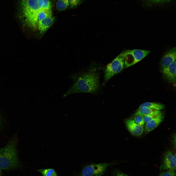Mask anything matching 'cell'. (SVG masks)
Listing matches in <instances>:
<instances>
[{"mask_svg":"<svg viewBox=\"0 0 176 176\" xmlns=\"http://www.w3.org/2000/svg\"><path fill=\"white\" fill-rule=\"evenodd\" d=\"M123 52L125 66L126 68L137 63L151 52L149 50L138 49H128Z\"/></svg>","mask_w":176,"mask_h":176,"instance_id":"obj_4","label":"cell"},{"mask_svg":"<svg viewBox=\"0 0 176 176\" xmlns=\"http://www.w3.org/2000/svg\"><path fill=\"white\" fill-rule=\"evenodd\" d=\"M176 154L169 151L165 155L161 168L162 170H175L176 166Z\"/></svg>","mask_w":176,"mask_h":176,"instance_id":"obj_7","label":"cell"},{"mask_svg":"<svg viewBox=\"0 0 176 176\" xmlns=\"http://www.w3.org/2000/svg\"><path fill=\"white\" fill-rule=\"evenodd\" d=\"M110 163L93 164L85 167L82 170L81 176H100L105 172Z\"/></svg>","mask_w":176,"mask_h":176,"instance_id":"obj_6","label":"cell"},{"mask_svg":"<svg viewBox=\"0 0 176 176\" xmlns=\"http://www.w3.org/2000/svg\"><path fill=\"white\" fill-rule=\"evenodd\" d=\"M2 118L0 115V129H1L2 127Z\"/></svg>","mask_w":176,"mask_h":176,"instance_id":"obj_25","label":"cell"},{"mask_svg":"<svg viewBox=\"0 0 176 176\" xmlns=\"http://www.w3.org/2000/svg\"><path fill=\"white\" fill-rule=\"evenodd\" d=\"M126 126L130 132L133 135L139 136L141 135L143 132V126L137 124L132 118H129L125 121Z\"/></svg>","mask_w":176,"mask_h":176,"instance_id":"obj_8","label":"cell"},{"mask_svg":"<svg viewBox=\"0 0 176 176\" xmlns=\"http://www.w3.org/2000/svg\"><path fill=\"white\" fill-rule=\"evenodd\" d=\"M69 5L68 0H59L56 3V8L59 11L65 10Z\"/></svg>","mask_w":176,"mask_h":176,"instance_id":"obj_17","label":"cell"},{"mask_svg":"<svg viewBox=\"0 0 176 176\" xmlns=\"http://www.w3.org/2000/svg\"><path fill=\"white\" fill-rule=\"evenodd\" d=\"M17 143V139L14 137L6 146L0 149V167L1 169L9 170L19 166Z\"/></svg>","mask_w":176,"mask_h":176,"instance_id":"obj_2","label":"cell"},{"mask_svg":"<svg viewBox=\"0 0 176 176\" xmlns=\"http://www.w3.org/2000/svg\"><path fill=\"white\" fill-rule=\"evenodd\" d=\"M52 17V10H41L39 12L37 16L38 22L44 18Z\"/></svg>","mask_w":176,"mask_h":176,"instance_id":"obj_16","label":"cell"},{"mask_svg":"<svg viewBox=\"0 0 176 176\" xmlns=\"http://www.w3.org/2000/svg\"><path fill=\"white\" fill-rule=\"evenodd\" d=\"M162 113L160 110H158L149 107H144L138 109L134 115H158Z\"/></svg>","mask_w":176,"mask_h":176,"instance_id":"obj_13","label":"cell"},{"mask_svg":"<svg viewBox=\"0 0 176 176\" xmlns=\"http://www.w3.org/2000/svg\"><path fill=\"white\" fill-rule=\"evenodd\" d=\"M144 107H148L158 110H160L165 108V106L163 104L155 102H147L141 104L139 107V109Z\"/></svg>","mask_w":176,"mask_h":176,"instance_id":"obj_14","label":"cell"},{"mask_svg":"<svg viewBox=\"0 0 176 176\" xmlns=\"http://www.w3.org/2000/svg\"><path fill=\"white\" fill-rule=\"evenodd\" d=\"M114 176H129L128 175L123 173L121 171H116L114 174Z\"/></svg>","mask_w":176,"mask_h":176,"instance_id":"obj_23","label":"cell"},{"mask_svg":"<svg viewBox=\"0 0 176 176\" xmlns=\"http://www.w3.org/2000/svg\"><path fill=\"white\" fill-rule=\"evenodd\" d=\"M54 20L53 16L46 18L39 21L37 28L41 33H44L52 25Z\"/></svg>","mask_w":176,"mask_h":176,"instance_id":"obj_12","label":"cell"},{"mask_svg":"<svg viewBox=\"0 0 176 176\" xmlns=\"http://www.w3.org/2000/svg\"><path fill=\"white\" fill-rule=\"evenodd\" d=\"M1 169L0 167V176H1L2 175V170Z\"/></svg>","mask_w":176,"mask_h":176,"instance_id":"obj_26","label":"cell"},{"mask_svg":"<svg viewBox=\"0 0 176 176\" xmlns=\"http://www.w3.org/2000/svg\"><path fill=\"white\" fill-rule=\"evenodd\" d=\"M74 83L64 94L63 97L77 93H93L96 92L99 86V74L96 68L92 67L80 75L70 76Z\"/></svg>","mask_w":176,"mask_h":176,"instance_id":"obj_1","label":"cell"},{"mask_svg":"<svg viewBox=\"0 0 176 176\" xmlns=\"http://www.w3.org/2000/svg\"><path fill=\"white\" fill-rule=\"evenodd\" d=\"M152 2L156 3H163L168 2L170 0H148Z\"/></svg>","mask_w":176,"mask_h":176,"instance_id":"obj_24","label":"cell"},{"mask_svg":"<svg viewBox=\"0 0 176 176\" xmlns=\"http://www.w3.org/2000/svg\"><path fill=\"white\" fill-rule=\"evenodd\" d=\"M164 117L162 112L145 123L144 129L145 133H148L157 127L163 121Z\"/></svg>","mask_w":176,"mask_h":176,"instance_id":"obj_11","label":"cell"},{"mask_svg":"<svg viewBox=\"0 0 176 176\" xmlns=\"http://www.w3.org/2000/svg\"><path fill=\"white\" fill-rule=\"evenodd\" d=\"M157 115H149L143 116V119L145 123H146L148 122Z\"/></svg>","mask_w":176,"mask_h":176,"instance_id":"obj_22","label":"cell"},{"mask_svg":"<svg viewBox=\"0 0 176 176\" xmlns=\"http://www.w3.org/2000/svg\"><path fill=\"white\" fill-rule=\"evenodd\" d=\"M43 5V0H21L22 15L25 22L34 28L37 27L38 14Z\"/></svg>","mask_w":176,"mask_h":176,"instance_id":"obj_3","label":"cell"},{"mask_svg":"<svg viewBox=\"0 0 176 176\" xmlns=\"http://www.w3.org/2000/svg\"><path fill=\"white\" fill-rule=\"evenodd\" d=\"M83 0H68L70 8H73L81 4Z\"/></svg>","mask_w":176,"mask_h":176,"instance_id":"obj_20","label":"cell"},{"mask_svg":"<svg viewBox=\"0 0 176 176\" xmlns=\"http://www.w3.org/2000/svg\"><path fill=\"white\" fill-rule=\"evenodd\" d=\"M122 52L104 69V79L105 82L120 72L125 66L124 59Z\"/></svg>","mask_w":176,"mask_h":176,"instance_id":"obj_5","label":"cell"},{"mask_svg":"<svg viewBox=\"0 0 176 176\" xmlns=\"http://www.w3.org/2000/svg\"><path fill=\"white\" fill-rule=\"evenodd\" d=\"M134 115L133 119L135 123L143 127L145 124L143 119V116L140 115Z\"/></svg>","mask_w":176,"mask_h":176,"instance_id":"obj_18","label":"cell"},{"mask_svg":"<svg viewBox=\"0 0 176 176\" xmlns=\"http://www.w3.org/2000/svg\"><path fill=\"white\" fill-rule=\"evenodd\" d=\"M159 176H176L174 170H167L161 173Z\"/></svg>","mask_w":176,"mask_h":176,"instance_id":"obj_21","label":"cell"},{"mask_svg":"<svg viewBox=\"0 0 176 176\" xmlns=\"http://www.w3.org/2000/svg\"><path fill=\"white\" fill-rule=\"evenodd\" d=\"M37 170L43 176H58L56 172L53 168L41 169Z\"/></svg>","mask_w":176,"mask_h":176,"instance_id":"obj_15","label":"cell"},{"mask_svg":"<svg viewBox=\"0 0 176 176\" xmlns=\"http://www.w3.org/2000/svg\"><path fill=\"white\" fill-rule=\"evenodd\" d=\"M176 49L175 47L167 51L163 56L161 61L162 69L176 61Z\"/></svg>","mask_w":176,"mask_h":176,"instance_id":"obj_9","label":"cell"},{"mask_svg":"<svg viewBox=\"0 0 176 176\" xmlns=\"http://www.w3.org/2000/svg\"><path fill=\"white\" fill-rule=\"evenodd\" d=\"M176 61L162 69L163 76L169 81L175 83L176 81Z\"/></svg>","mask_w":176,"mask_h":176,"instance_id":"obj_10","label":"cell"},{"mask_svg":"<svg viewBox=\"0 0 176 176\" xmlns=\"http://www.w3.org/2000/svg\"><path fill=\"white\" fill-rule=\"evenodd\" d=\"M52 6L50 1L49 0H43L42 9L51 10Z\"/></svg>","mask_w":176,"mask_h":176,"instance_id":"obj_19","label":"cell"}]
</instances>
